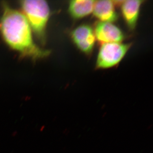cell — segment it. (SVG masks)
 Masks as SVG:
<instances>
[{
  "mask_svg": "<svg viewBox=\"0 0 153 153\" xmlns=\"http://www.w3.org/2000/svg\"><path fill=\"white\" fill-rule=\"evenodd\" d=\"M0 19V34L6 44L24 57L37 60L47 57L48 50L36 44L30 24L22 12L3 3Z\"/></svg>",
  "mask_w": 153,
  "mask_h": 153,
  "instance_id": "1",
  "label": "cell"
},
{
  "mask_svg": "<svg viewBox=\"0 0 153 153\" xmlns=\"http://www.w3.org/2000/svg\"><path fill=\"white\" fill-rule=\"evenodd\" d=\"M20 4L33 33L39 42L44 45L50 14L48 3L44 0H24L20 2Z\"/></svg>",
  "mask_w": 153,
  "mask_h": 153,
  "instance_id": "2",
  "label": "cell"
},
{
  "mask_svg": "<svg viewBox=\"0 0 153 153\" xmlns=\"http://www.w3.org/2000/svg\"><path fill=\"white\" fill-rule=\"evenodd\" d=\"M131 45V44L122 43L101 44L97 58L96 68L106 69L116 66L125 56Z\"/></svg>",
  "mask_w": 153,
  "mask_h": 153,
  "instance_id": "3",
  "label": "cell"
},
{
  "mask_svg": "<svg viewBox=\"0 0 153 153\" xmlns=\"http://www.w3.org/2000/svg\"><path fill=\"white\" fill-rule=\"evenodd\" d=\"M71 38L75 46L85 55L93 51L96 42L93 29L89 25H82L72 30Z\"/></svg>",
  "mask_w": 153,
  "mask_h": 153,
  "instance_id": "4",
  "label": "cell"
},
{
  "mask_svg": "<svg viewBox=\"0 0 153 153\" xmlns=\"http://www.w3.org/2000/svg\"><path fill=\"white\" fill-rule=\"evenodd\" d=\"M94 31L96 40L102 44L110 43H121L124 35L118 27L112 23L99 22Z\"/></svg>",
  "mask_w": 153,
  "mask_h": 153,
  "instance_id": "5",
  "label": "cell"
},
{
  "mask_svg": "<svg viewBox=\"0 0 153 153\" xmlns=\"http://www.w3.org/2000/svg\"><path fill=\"white\" fill-rule=\"evenodd\" d=\"M143 1L127 0L121 4V11L126 24L129 29L134 30L139 16L140 9Z\"/></svg>",
  "mask_w": 153,
  "mask_h": 153,
  "instance_id": "6",
  "label": "cell"
},
{
  "mask_svg": "<svg viewBox=\"0 0 153 153\" xmlns=\"http://www.w3.org/2000/svg\"><path fill=\"white\" fill-rule=\"evenodd\" d=\"M113 1L109 0L95 1L93 12L94 16L100 22L113 23L118 19Z\"/></svg>",
  "mask_w": 153,
  "mask_h": 153,
  "instance_id": "7",
  "label": "cell"
},
{
  "mask_svg": "<svg viewBox=\"0 0 153 153\" xmlns=\"http://www.w3.org/2000/svg\"><path fill=\"white\" fill-rule=\"evenodd\" d=\"M95 1L93 0H73L68 4V11L75 19L85 18L93 12Z\"/></svg>",
  "mask_w": 153,
  "mask_h": 153,
  "instance_id": "8",
  "label": "cell"
},
{
  "mask_svg": "<svg viewBox=\"0 0 153 153\" xmlns=\"http://www.w3.org/2000/svg\"><path fill=\"white\" fill-rule=\"evenodd\" d=\"M105 105H103V106H102V109H104V108H105Z\"/></svg>",
  "mask_w": 153,
  "mask_h": 153,
  "instance_id": "9",
  "label": "cell"
},
{
  "mask_svg": "<svg viewBox=\"0 0 153 153\" xmlns=\"http://www.w3.org/2000/svg\"><path fill=\"white\" fill-rule=\"evenodd\" d=\"M106 113H105L104 114V115H103V116H102L103 117H104L105 116V114L106 115Z\"/></svg>",
  "mask_w": 153,
  "mask_h": 153,
  "instance_id": "10",
  "label": "cell"
}]
</instances>
